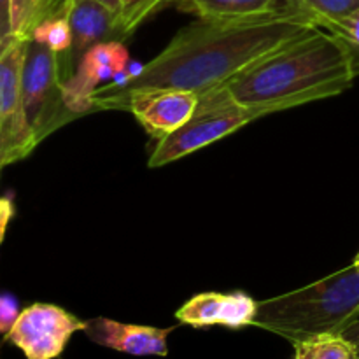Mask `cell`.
Segmentation results:
<instances>
[{"label":"cell","mask_w":359,"mask_h":359,"mask_svg":"<svg viewBox=\"0 0 359 359\" xmlns=\"http://www.w3.org/2000/svg\"><path fill=\"white\" fill-rule=\"evenodd\" d=\"M314 28L316 21L290 4L262 16L198 18L181 28L167 48L144 63L142 72L125 86L98 88L91 100L93 109H111L121 97L144 88H177L202 95Z\"/></svg>","instance_id":"obj_1"},{"label":"cell","mask_w":359,"mask_h":359,"mask_svg":"<svg viewBox=\"0 0 359 359\" xmlns=\"http://www.w3.org/2000/svg\"><path fill=\"white\" fill-rule=\"evenodd\" d=\"M356 79L346 44L318 27L263 56L224 86L235 102L272 114L335 97Z\"/></svg>","instance_id":"obj_2"},{"label":"cell","mask_w":359,"mask_h":359,"mask_svg":"<svg viewBox=\"0 0 359 359\" xmlns=\"http://www.w3.org/2000/svg\"><path fill=\"white\" fill-rule=\"evenodd\" d=\"M359 319V269L351 266L311 286L258 304L255 326L298 344L344 333Z\"/></svg>","instance_id":"obj_3"},{"label":"cell","mask_w":359,"mask_h":359,"mask_svg":"<svg viewBox=\"0 0 359 359\" xmlns=\"http://www.w3.org/2000/svg\"><path fill=\"white\" fill-rule=\"evenodd\" d=\"M263 116L262 111L235 102L224 84L212 88L200 95L193 116L177 132L156 142L149 156V167L158 168L181 160Z\"/></svg>","instance_id":"obj_4"},{"label":"cell","mask_w":359,"mask_h":359,"mask_svg":"<svg viewBox=\"0 0 359 359\" xmlns=\"http://www.w3.org/2000/svg\"><path fill=\"white\" fill-rule=\"evenodd\" d=\"M21 95L25 114L37 144L76 118L65 104L58 55L34 37L28 39L25 48Z\"/></svg>","instance_id":"obj_5"},{"label":"cell","mask_w":359,"mask_h":359,"mask_svg":"<svg viewBox=\"0 0 359 359\" xmlns=\"http://www.w3.org/2000/svg\"><path fill=\"white\" fill-rule=\"evenodd\" d=\"M27 41L14 39L0 51V167L27 158L37 146L21 95Z\"/></svg>","instance_id":"obj_6"},{"label":"cell","mask_w":359,"mask_h":359,"mask_svg":"<svg viewBox=\"0 0 359 359\" xmlns=\"http://www.w3.org/2000/svg\"><path fill=\"white\" fill-rule=\"evenodd\" d=\"M81 321L65 309L53 304H34L23 309L6 342L23 353L25 359H55L65 351L74 333L84 332Z\"/></svg>","instance_id":"obj_7"},{"label":"cell","mask_w":359,"mask_h":359,"mask_svg":"<svg viewBox=\"0 0 359 359\" xmlns=\"http://www.w3.org/2000/svg\"><path fill=\"white\" fill-rule=\"evenodd\" d=\"M200 95L177 88H144L119 98L111 109H125L156 142L177 132L193 116Z\"/></svg>","instance_id":"obj_8"},{"label":"cell","mask_w":359,"mask_h":359,"mask_svg":"<svg viewBox=\"0 0 359 359\" xmlns=\"http://www.w3.org/2000/svg\"><path fill=\"white\" fill-rule=\"evenodd\" d=\"M130 65V55L121 41H105L91 48L77 65L74 76L63 84L65 104L74 116L93 109V95L98 88L112 83Z\"/></svg>","instance_id":"obj_9"},{"label":"cell","mask_w":359,"mask_h":359,"mask_svg":"<svg viewBox=\"0 0 359 359\" xmlns=\"http://www.w3.org/2000/svg\"><path fill=\"white\" fill-rule=\"evenodd\" d=\"M69 23L72 30V46L60 65L63 84L74 76L83 56L105 41H119L118 13L97 0H70Z\"/></svg>","instance_id":"obj_10"},{"label":"cell","mask_w":359,"mask_h":359,"mask_svg":"<svg viewBox=\"0 0 359 359\" xmlns=\"http://www.w3.org/2000/svg\"><path fill=\"white\" fill-rule=\"evenodd\" d=\"M258 304L259 302L242 291L200 293L175 312V319L181 325L193 326V328L224 326V328L238 330L255 326Z\"/></svg>","instance_id":"obj_11"},{"label":"cell","mask_w":359,"mask_h":359,"mask_svg":"<svg viewBox=\"0 0 359 359\" xmlns=\"http://www.w3.org/2000/svg\"><path fill=\"white\" fill-rule=\"evenodd\" d=\"M174 328L126 325L107 318H95L86 321V333L91 342L107 349L130 356H167L168 335Z\"/></svg>","instance_id":"obj_12"},{"label":"cell","mask_w":359,"mask_h":359,"mask_svg":"<svg viewBox=\"0 0 359 359\" xmlns=\"http://www.w3.org/2000/svg\"><path fill=\"white\" fill-rule=\"evenodd\" d=\"M184 11L205 20L252 18L283 7L284 0H179Z\"/></svg>","instance_id":"obj_13"},{"label":"cell","mask_w":359,"mask_h":359,"mask_svg":"<svg viewBox=\"0 0 359 359\" xmlns=\"http://www.w3.org/2000/svg\"><path fill=\"white\" fill-rule=\"evenodd\" d=\"M294 359H359V346L342 333L318 335L294 344Z\"/></svg>","instance_id":"obj_14"},{"label":"cell","mask_w":359,"mask_h":359,"mask_svg":"<svg viewBox=\"0 0 359 359\" xmlns=\"http://www.w3.org/2000/svg\"><path fill=\"white\" fill-rule=\"evenodd\" d=\"M49 16V0H11V37L28 41Z\"/></svg>","instance_id":"obj_15"},{"label":"cell","mask_w":359,"mask_h":359,"mask_svg":"<svg viewBox=\"0 0 359 359\" xmlns=\"http://www.w3.org/2000/svg\"><path fill=\"white\" fill-rule=\"evenodd\" d=\"M284 2L309 14L318 27L346 20L359 11V0H284Z\"/></svg>","instance_id":"obj_16"},{"label":"cell","mask_w":359,"mask_h":359,"mask_svg":"<svg viewBox=\"0 0 359 359\" xmlns=\"http://www.w3.org/2000/svg\"><path fill=\"white\" fill-rule=\"evenodd\" d=\"M69 9V7H67ZM32 37L41 41L42 44L48 46L53 53L58 55L60 65L67 58L72 46V30L69 23V13H58L55 16H49L48 20L42 21L34 30Z\"/></svg>","instance_id":"obj_17"},{"label":"cell","mask_w":359,"mask_h":359,"mask_svg":"<svg viewBox=\"0 0 359 359\" xmlns=\"http://www.w3.org/2000/svg\"><path fill=\"white\" fill-rule=\"evenodd\" d=\"M170 0H121V13L118 21L119 41L132 35L151 14L167 6Z\"/></svg>","instance_id":"obj_18"},{"label":"cell","mask_w":359,"mask_h":359,"mask_svg":"<svg viewBox=\"0 0 359 359\" xmlns=\"http://www.w3.org/2000/svg\"><path fill=\"white\" fill-rule=\"evenodd\" d=\"M321 28L335 34L346 44L347 51L351 55V62H353L354 72L359 76V11L354 13L353 16L346 18V20L333 21V23L325 25Z\"/></svg>","instance_id":"obj_19"},{"label":"cell","mask_w":359,"mask_h":359,"mask_svg":"<svg viewBox=\"0 0 359 359\" xmlns=\"http://www.w3.org/2000/svg\"><path fill=\"white\" fill-rule=\"evenodd\" d=\"M20 314L21 311L16 297L11 293H4L0 298V333L4 335V339L9 335L13 326L16 325Z\"/></svg>","instance_id":"obj_20"},{"label":"cell","mask_w":359,"mask_h":359,"mask_svg":"<svg viewBox=\"0 0 359 359\" xmlns=\"http://www.w3.org/2000/svg\"><path fill=\"white\" fill-rule=\"evenodd\" d=\"M11 42V0H0V51Z\"/></svg>","instance_id":"obj_21"},{"label":"cell","mask_w":359,"mask_h":359,"mask_svg":"<svg viewBox=\"0 0 359 359\" xmlns=\"http://www.w3.org/2000/svg\"><path fill=\"white\" fill-rule=\"evenodd\" d=\"M16 210H14V200L13 195H6L0 202V221H2V228H0V241H4L6 237V231H7V224L9 221L13 219Z\"/></svg>","instance_id":"obj_22"},{"label":"cell","mask_w":359,"mask_h":359,"mask_svg":"<svg viewBox=\"0 0 359 359\" xmlns=\"http://www.w3.org/2000/svg\"><path fill=\"white\" fill-rule=\"evenodd\" d=\"M69 4L70 0H49V16H55V14L58 13H65ZM48 18H46V20H48Z\"/></svg>","instance_id":"obj_23"},{"label":"cell","mask_w":359,"mask_h":359,"mask_svg":"<svg viewBox=\"0 0 359 359\" xmlns=\"http://www.w3.org/2000/svg\"><path fill=\"white\" fill-rule=\"evenodd\" d=\"M342 335L346 337V339H349L351 342H354L356 346H359V319L358 321H354L353 325H351L349 328L342 333Z\"/></svg>","instance_id":"obj_24"},{"label":"cell","mask_w":359,"mask_h":359,"mask_svg":"<svg viewBox=\"0 0 359 359\" xmlns=\"http://www.w3.org/2000/svg\"><path fill=\"white\" fill-rule=\"evenodd\" d=\"M97 2L104 4L105 7H109L111 11L118 13V16H119V13H121V0H97Z\"/></svg>","instance_id":"obj_25"},{"label":"cell","mask_w":359,"mask_h":359,"mask_svg":"<svg viewBox=\"0 0 359 359\" xmlns=\"http://www.w3.org/2000/svg\"><path fill=\"white\" fill-rule=\"evenodd\" d=\"M354 265H356L358 266V269H359V252H358V255H356V258H354Z\"/></svg>","instance_id":"obj_26"}]
</instances>
